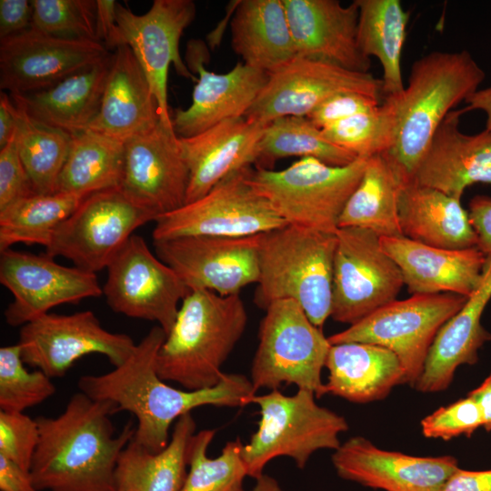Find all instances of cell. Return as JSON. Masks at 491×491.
<instances>
[{"instance_id": "11a10c76", "label": "cell", "mask_w": 491, "mask_h": 491, "mask_svg": "<svg viewBox=\"0 0 491 491\" xmlns=\"http://www.w3.org/2000/svg\"><path fill=\"white\" fill-rule=\"evenodd\" d=\"M467 396L472 397L478 405L481 414H482L483 427L486 431H490L491 430V373L479 386L470 391Z\"/></svg>"}, {"instance_id": "7bdbcfd3", "label": "cell", "mask_w": 491, "mask_h": 491, "mask_svg": "<svg viewBox=\"0 0 491 491\" xmlns=\"http://www.w3.org/2000/svg\"><path fill=\"white\" fill-rule=\"evenodd\" d=\"M32 5L33 29L59 38L98 42L96 0H33Z\"/></svg>"}, {"instance_id": "74e56055", "label": "cell", "mask_w": 491, "mask_h": 491, "mask_svg": "<svg viewBox=\"0 0 491 491\" xmlns=\"http://www.w3.org/2000/svg\"><path fill=\"white\" fill-rule=\"evenodd\" d=\"M290 156L314 157L335 166L347 165L357 158L326 139L307 117L285 116L267 123L258 144L256 166L271 169L278 159Z\"/></svg>"}, {"instance_id": "9c48e42d", "label": "cell", "mask_w": 491, "mask_h": 491, "mask_svg": "<svg viewBox=\"0 0 491 491\" xmlns=\"http://www.w3.org/2000/svg\"><path fill=\"white\" fill-rule=\"evenodd\" d=\"M466 300V296L451 293L413 295L404 300L396 299L328 336V340L331 345L359 342L391 350L404 368V384L414 386L423 372L436 334Z\"/></svg>"}, {"instance_id": "d590c367", "label": "cell", "mask_w": 491, "mask_h": 491, "mask_svg": "<svg viewBox=\"0 0 491 491\" xmlns=\"http://www.w3.org/2000/svg\"><path fill=\"white\" fill-rule=\"evenodd\" d=\"M125 142L85 129L71 135L70 147L60 173L56 193L86 196L119 187Z\"/></svg>"}, {"instance_id": "7a4b0ae2", "label": "cell", "mask_w": 491, "mask_h": 491, "mask_svg": "<svg viewBox=\"0 0 491 491\" xmlns=\"http://www.w3.org/2000/svg\"><path fill=\"white\" fill-rule=\"evenodd\" d=\"M108 400L74 394L56 417L38 416L39 441L30 474L37 491H116L115 468L135 435L128 422L119 435Z\"/></svg>"}, {"instance_id": "f1b7e54d", "label": "cell", "mask_w": 491, "mask_h": 491, "mask_svg": "<svg viewBox=\"0 0 491 491\" xmlns=\"http://www.w3.org/2000/svg\"><path fill=\"white\" fill-rule=\"evenodd\" d=\"M111 56L112 53L47 88L10 95L35 122L73 135L87 129L98 113Z\"/></svg>"}, {"instance_id": "9f6ffc18", "label": "cell", "mask_w": 491, "mask_h": 491, "mask_svg": "<svg viewBox=\"0 0 491 491\" xmlns=\"http://www.w3.org/2000/svg\"><path fill=\"white\" fill-rule=\"evenodd\" d=\"M465 102L466 103V106L463 108L465 112L481 110L486 114V123L485 129L491 132V86L478 89Z\"/></svg>"}, {"instance_id": "5b68a950", "label": "cell", "mask_w": 491, "mask_h": 491, "mask_svg": "<svg viewBox=\"0 0 491 491\" xmlns=\"http://www.w3.org/2000/svg\"><path fill=\"white\" fill-rule=\"evenodd\" d=\"M336 247V233L288 224L259 235L256 304L294 300L322 328L331 316Z\"/></svg>"}, {"instance_id": "c3c4849f", "label": "cell", "mask_w": 491, "mask_h": 491, "mask_svg": "<svg viewBox=\"0 0 491 491\" xmlns=\"http://www.w3.org/2000/svg\"><path fill=\"white\" fill-rule=\"evenodd\" d=\"M32 26V1L0 0V40L22 34Z\"/></svg>"}, {"instance_id": "8d00e7d4", "label": "cell", "mask_w": 491, "mask_h": 491, "mask_svg": "<svg viewBox=\"0 0 491 491\" xmlns=\"http://www.w3.org/2000/svg\"><path fill=\"white\" fill-rule=\"evenodd\" d=\"M85 196L34 194L0 211V252L17 243L50 245L55 233Z\"/></svg>"}, {"instance_id": "ab89813d", "label": "cell", "mask_w": 491, "mask_h": 491, "mask_svg": "<svg viewBox=\"0 0 491 491\" xmlns=\"http://www.w3.org/2000/svg\"><path fill=\"white\" fill-rule=\"evenodd\" d=\"M215 429L195 433L187 447L188 472L181 491H245L247 476L242 458L243 443L239 437L227 442L221 454L209 457L207 449Z\"/></svg>"}, {"instance_id": "ffe728a7", "label": "cell", "mask_w": 491, "mask_h": 491, "mask_svg": "<svg viewBox=\"0 0 491 491\" xmlns=\"http://www.w3.org/2000/svg\"><path fill=\"white\" fill-rule=\"evenodd\" d=\"M110 54L98 42L59 38L31 28L0 40V88L10 95L39 91Z\"/></svg>"}, {"instance_id": "30bf717a", "label": "cell", "mask_w": 491, "mask_h": 491, "mask_svg": "<svg viewBox=\"0 0 491 491\" xmlns=\"http://www.w3.org/2000/svg\"><path fill=\"white\" fill-rule=\"evenodd\" d=\"M157 217L120 186L97 191L86 195L62 223L45 255L67 258L95 274L108 266L136 228Z\"/></svg>"}, {"instance_id": "8fae6325", "label": "cell", "mask_w": 491, "mask_h": 491, "mask_svg": "<svg viewBox=\"0 0 491 491\" xmlns=\"http://www.w3.org/2000/svg\"><path fill=\"white\" fill-rule=\"evenodd\" d=\"M250 169L230 175L197 200L160 215L155 221L154 241L191 235L250 236L287 225L249 184Z\"/></svg>"}, {"instance_id": "f907efd6", "label": "cell", "mask_w": 491, "mask_h": 491, "mask_svg": "<svg viewBox=\"0 0 491 491\" xmlns=\"http://www.w3.org/2000/svg\"><path fill=\"white\" fill-rule=\"evenodd\" d=\"M115 0H96V35L109 52L121 46V37L116 22Z\"/></svg>"}, {"instance_id": "83f0119b", "label": "cell", "mask_w": 491, "mask_h": 491, "mask_svg": "<svg viewBox=\"0 0 491 491\" xmlns=\"http://www.w3.org/2000/svg\"><path fill=\"white\" fill-rule=\"evenodd\" d=\"M161 121L148 81L127 45L116 48L105 81L100 107L87 129L125 142Z\"/></svg>"}, {"instance_id": "7c38bea8", "label": "cell", "mask_w": 491, "mask_h": 491, "mask_svg": "<svg viewBox=\"0 0 491 491\" xmlns=\"http://www.w3.org/2000/svg\"><path fill=\"white\" fill-rule=\"evenodd\" d=\"M336 235L330 317L351 326L396 300L404 280L376 233L340 227Z\"/></svg>"}, {"instance_id": "d6986e66", "label": "cell", "mask_w": 491, "mask_h": 491, "mask_svg": "<svg viewBox=\"0 0 491 491\" xmlns=\"http://www.w3.org/2000/svg\"><path fill=\"white\" fill-rule=\"evenodd\" d=\"M188 180V166L174 128L160 121L125 142L120 187L158 217L185 205Z\"/></svg>"}, {"instance_id": "9a60e30c", "label": "cell", "mask_w": 491, "mask_h": 491, "mask_svg": "<svg viewBox=\"0 0 491 491\" xmlns=\"http://www.w3.org/2000/svg\"><path fill=\"white\" fill-rule=\"evenodd\" d=\"M17 344L25 364L50 378L64 376L76 360L90 354L103 355L118 366L136 346L128 335L105 330L90 310L43 315L20 327Z\"/></svg>"}, {"instance_id": "1f68e13d", "label": "cell", "mask_w": 491, "mask_h": 491, "mask_svg": "<svg viewBox=\"0 0 491 491\" xmlns=\"http://www.w3.org/2000/svg\"><path fill=\"white\" fill-rule=\"evenodd\" d=\"M231 37L243 63L268 75L296 56L283 0L238 1Z\"/></svg>"}, {"instance_id": "4dcf8cb0", "label": "cell", "mask_w": 491, "mask_h": 491, "mask_svg": "<svg viewBox=\"0 0 491 491\" xmlns=\"http://www.w3.org/2000/svg\"><path fill=\"white\" fill-rule=\"evenodd\" d=\"M403 235L446 249L476 247L477 235L459 199L414 182L403 185L398 200Z\"/></svg>"}, {"instance_id": "603a6c76", "label": "cell", "mask_w": 491, "mask_h": 491, "mask_svg": "<svg viewBox=\"0 0 491 491\" xmlns=\"http://www.w3.org/2000/svg\"><path fill=\"white\" fill-rule=\"evenodd\" d=\"M464 109L452 110L436 131L412 182L461 200L476 183L491 185V132L466 135L459 129Z\"/></svg>"}, {"instance_id": "e0dca14e", "label": "cell", "mask_w": 491, "mask_h": 491, "mask_svg": "<svg viewBox=\"0 0 491 491\" xmlns=\"http://www.w3.org/2000/svg\"><path fill=\"white\" fill-rule=\"evenodd\" d=\"M0 283L14 296L4 313L11 326L21 327L55 306L103 295L95 273L11 248L1 252Z\"/></svg>"}, {"instance_id": "ee69618b", "label": "cell", "mask_w": 491, "mask_h": 491, "mask_svg": "<svg viewBox=\"0 0 491 491\" xmlns=\"http://www.w3.org/2000/svg\"><path fill=\"white\" fill-rule=\"evenodd\" d=\"M425 437L450 440L463 435L470 436L483 426V418L476 402L470 396L441 406L421 420Z\"/></svg>"}, {"instance_id": "6f0895ef", "label": "cell", "mask_w": 491, "mask_h": 491, "mask_svg": "<svg viewBox=\"0 0 491 491\" xmlns=\"http://www.w3.org/2000/svg\"><path fill=\"white\" fill-rule=\"evenodd\" d=\"M251 491H285L278 481L268 475L263 474L256 479V485Z\"/></svg>"}, {"instance_id": "f546056e", "label": "cell", "mask_w": 491, "mask_h": 491, "mask_svg": "<svg viewBox=\"0 0 491 491\" xmlns=\"http://www.w3.org/2000/svg\"><path fill=\"white\" fill-rule=\"evenodd\" d=\"M329 375L324 395L354 403L384 399L398 385H404V368L391 350L368 343L331 345L326 366Z\"/></svg>"}, {"instance_id": "60d3db41", "label": "cell", "mask_w": 491, "mask_h": 491, "mask_svg": "<svg viewBox=\"0 0 491 491\" xmlns=\"http://www.w3.org/2000/svg\"><path fill=\"white\" fill-rule=\"evenodd\" d=\"M394 129L393 104L385 97L376 108L339 120L321 130L331 143L357 158H370L390 148Z\"/></svg>"}, {"instance_id": "4fadbf2b", "label": "cell", "mask_w": 491, "mask_h": 491, "mask_svg": "<svg viewBox=\"0 0 491 491\" xmlns=\"http://www.w3.org/2000/svg\"><path fill=\"white\" fill-rule=\"evenodd\" d=\"M102 287L107 305L132 318L156 322L167 335L191 292L176 273L133 235L112 259Z\"/></svg>"}, {"instance_id": "bcb514c9", "label": "cell", "mask_w": 491, "mask_h": 491, "mask_svg": "<svg viewBox=\"0 0 491 491\" xmlns=\"http://www.w3.org/2000/svg\"><path fill=\"white\" fill-rule=\"evenodd\" d=\"M36 193L20 158L15 133L0 147V211Z\"/></svg>"}, {"instance_id": "5bb4252c", "label": "cell", "mask_w": 491, "mask_h": 491, "mask_svg": "<svg viewBox=\"0 0 491 491\" xmlns=\"http://www.w3.org/2000/svg\"><path fill=\"white\" fill-rule=\"evenodd\" d=\"M195 13L192 0H155L144 15H136L119 3L116 5L121 45L133 52L156 99L161 122L169 128H174L167 100L170 65L181 76L197 82L179 53L181 35Z\"/></svg>"}, {"instance_id": "db71d44e", "label": "cell", "mask_w": 491, "mask_h": 491, "mask_svg": "<svg viewBox=\"0 0 491 491\" xmlns=\"http://www.w3.org/2000/svg\"><path fill=\"white\" fill-rule=\"evenodd\" d=\"M19 109L10 95L0 93V147L13 137L19 122Z\"/></svg>"}, {"instance_id": "cb8c5ba5", "label": "cell", "mask_w": 491, "mask_h": 491, "mask_svg": "<svg viewBox=\"0 0 491 491\" xmlns=\"http://www.w3.org/2000/svg\"><path fill=\"white\" fill-rule=\"evenodd\" d=\"M412 295L451 293L469 297L478 287L486 256L477 248L446 249L406 236L380 237Z\"/></svg>"}, {"instance_id": "4316f807", "label": "cell", "mask_w": 491, "mask_h": 491, "mask_svg": "<svg viewBox=\"0 0 491 491\" xmlns=\"http://www.w3.org/2000/svg\"><path fill=\"white\" fill-rule=\"evenodd\" d=\"M490 299L491 255L486 256L478 287L436 334L423 372L413 387L423 393L444 391L452 383L458 366L477 362L479 348L491 339V334L481 324Z\"/></svg>"}, {"instance_id": "52a82bcc", "label": "cell", "mask_w": 491, "mask_h": 491, "mask_svg": "<svg viewBox=\"0 0 491 491\" xmlns=\"http://www.w3.org/2000/svg\"><path fill=\"white\" fill-rule=\"evenodd\" d=\"M367 160L356 158L347 165L335 166L303 157L278 171L251 168L247 179L286 224L336 233Z\"/></svg>"}, {"instance_id": "836d02e7", "label": "cell", "mask_w": 491, "mask_h": 491, "mask_svg": "<svg viewBox=\"0 0 491 491\" xmlns=\"http://www.w3.org/2000/svg\"><path fill=\"white\" fill-rule=\"evenodd\" d=\"M405 184L385 153L368 158L340 215L338 228H365L380 237L404 236L398 220V200Z\"/></svg>"}, {"instance_id": "f5cc1de1", "label": "cell", "mask_w": 491, "mask_h": 491, "mask_svg": "<svg viewBox=\"0 0 491 491\" xmlns=\"http://www.w3.org/2000/svg\"><path fill=\"white\" fill-rule=\"evenodd\" d=\"M1 491H37L30 471L0 455Z\"/></svg>"}, {"instance_id": "d4e9b609", "label": "cell", "mask_w": 491, "mask_h": 491, "mask_svg": "<svg viewBox=\"0 0 491 491\" xmlns=\"http://www.w3.org/2000/svg\"><path fill=\"white\" fill-rule=\"evenodd\" d=\"M189 62L198 77L190 105L172 115L179 137L194 136L223 121L245 116L268 80L266 73L243 62L225 74L206 70L200 56L192 53Z\"/></svg>"}, {"instance_id": "816d5d0a", "label": "cell", "mask_w": 491, "mask_h": 491, "mask_svg": "<svg viewBox=\"0 0 491 491\" xmlns=\"http://www.w3.org/2000/svg\"><path fill=\"white\" fill-rule=\"evenodd\" d=\"M443 491H491V469L457 468L446 481Z\"/></svg>"}, {"instance_id": "ac0fdd59", "label": "cell", "mask_w": 491, "mask_h": 491, "mask_svg": "<svg viewBox=\"0 0 491 491\" xmlns=\"http://www.w3.org/2000/svg\"><path fill=\"white\" fill-rule=\"evenodd\" d=\"M259 235L227 237L191 235L154 241L159 259L191 290L239 295L257 283Z\"/></svg>"}, {"instance_id": "2e32d148", "label": "cell", "mask_w": 491, "mask_h": 491, "mask_svg": "<svg viewBox=\"0 0 491 491\" xmlns=\"http://www.w3.org/2000/svg\"><path fill=\"white\" fill-rule=\"evenodd\" d=\"M341 93H358L380 99L382 80L369 72H355L296 56L268 75L245 117L265 125L285 116L306 117L326 100Z\"/></svg>"}, {"instance_id": "e575fe53", "label": "cell", "mask_w": 491, "mask_h": 491, "mask_svg": "<svg viewBox=\"0 0 491 491\" xmlns=\"http://www.w3.org/2000/svg\"><path fill=\"white\" fill-rule=\"evenodd\" d=\"M355 2L358 7V46L366 57H376L382 65V95H399L405 90L401 55L409 13L399 0Z\"/></svg>"}, {"instance_id": "7dc6e473", "label": "cell", "mask_w": 491, "mask_h": 491, "mask_svg": "<svg viewBox=\"0 0 491 491\" xmlns=\"http://www.w3.org/2000/svg\"><path fill=\"white\" fill-rule=\"evenodd\" d=\"M380 104V99L363 94L341 93L326 100L306 117L323 129L339 120L372 110Z\"/></svg>"}, {"instance_id": "681fc988", "label": "cell", "mask_w": 491, "mask_h": 491, "mask_svg": "<svg viewBox=\"0 0 491 491\" xmlns=\"http://www.w3.org/2000/svg\"><path fill=\"white\" fill-rule=\"evenodd\" d=\"M470 223L477 235L476 247L486 256L491 255V197L476 195L468 206Z\"/></svg>"}, {"instance_id": "f6af8a7d", "label": "cell", "mask_w": 491, "mask_h": 491, "mask_svg": "<svg viewBox=\"0 0 491 491\" xmlns=\"http://www.w3.org/2000/svg\"><path fill=\"white\" fill-rule=\"evenodd\" d=\"M39 441L36 419L24 413L0 411V455L30 471Z\"/></svg>"}, {"instance_id": "484cf974", "label": "cell", "mask_w": 491, "mask_h": 491, "mask_svg": "<svg viewBox=\"0 0 491 491\" xmlns=\"http://www.w3.org/2000/svg\"><path fill=\"white\" fill-rule=\"evenodd\" d=\"M265 126L243 116L223 121L194 136H178L189 170L185 204L197 200L225 177L256 164Z\"/></svg>"}, {"instance_id": "7402d4cb", "label": "cell", "mask_w": 491, "mask_h": 491, "mask_svg": "<svg viewBox=\"0 0 491 491\" xmlns=\"http://www.w3.org/2000/svg\"><path fill=\"white\" fill-rule=\"evenodd\" d=\"M296 56L368 73L371 62L357 43L358 7L354 1L283 0Z\"/></svg>"}, {"instance_id": "6da1fadb", "label": "cell", "mask_w": 491, "mask_h": 491, "mask_svg": "<svg viewBox=\"0 0 491 491\" xmlns=\"http://www.w3.org/2000/svg\"><path fill=\"white\" fill-rule=\"evenodd\" d=\"M166 335L154 326L136 344L131 356L103 375L82 376L79 391L93 399L113 402L117 411H128L137 420L134 440L151 453L169 443L171 425L193 409L204 406L243 407L256 392L250 378L242 374H224L215 386L181 390L167 385L157 374L158 350Z\"/></svg>"}, {"instance_id": "ba28073f", "label": "cell", "mask_w": 491, "mask_h": 491, "mask_svg": "<svg viewBox=\"0 0 491 491\" xmlns=\"http://www.w3.org/2000/svg\"><path fill=\"white\" fill-rule=\"evenodd\" d=\"M265 310L250 370L256 392L295 385L315 393L316 398L325 396L321 373L331 344L322 328L291 299L274 301Z\"/></svg>"}, {"instance_id": "d6a6232c", "label": "cell", "mask_w": 491, "mask_h": 491, "mask_svg": "<svg viewBox=\"0 0 491 491\" xmlns=\"http://www.w3.org/2000/svg\"><path fill=\"white\" fill-rule=\"evenodd\" d=\"M195 421L186 414L175 421L168 445L151 453L132 438L115 468L116 491H181L187 476V447Z\"/></svg>"}, {"instance_id": "8992f818", "label": "cell", "mask_w": 491, "mask_h": 491, "mask_svg": "<svg viewBox=\"0 0 491 491\" xmlns=\"http://www.w3.org/2000/svg\"><path fill=\"white\" fill-rule=\"evenodd\" d=\"M315 398V393L304 389L293 396L276 389L251 398L250 404L259 406L260 419L241 452L248 476L258 478L279 456L290 457L303 469L315 452L340 446L338 436L348 430L347 421Z\"/></svg>"}, {"instance_id": "f35d334b", "label": "cell", "mask_w": 491, "mask_h": 491, "mask_svg": "<svg viewBox=\"0 0 491 491\" xmlns=\"http://www.w3.org/2000/svg\"><path fill=\"white\" fill-rule=\"evenodd\" d=\"M18 106V105H17ZM15 140L23 165L36 194L56 193L71 135L32 120L19 106Z\"/></svg>"}, {"instance_id": "44dd1931", "label": "cell", "mask_w": 491, "mask_h": 491, "mask_svg": "<svg viewBox=\"0 0 491 491\" xmlns=\"http://www.w3.org/2000/svg\"><path fill=\"white\" fill-rule=\"evenodd\" d=\"M331 459L341 478L384 491H443L459 468L452 456H416L387 451L361 436L341 444Z\"/></svg>"}, {"instance_id": "b9f144b4", "label": "cell", "mask_w": 491, "mask_h": 491, "mask_svg": "<svg viewBox=\"0 0 491 491\" xmlns=\"http://www.w3.org/2000/svg\"><path fill=\"white\" fill-rule=\"evenodd\" d=\"M56 388L41 370L25 367L18 344L0 348V411L23 413L52 396Z\"/></svg>"}, {"instance_id": "277c9868", "label": "cell", "mask_w": 491, "mask_h": 491, "mask_svg": "<svg viewBox=\"0 0 491 491\" xmlns=\"http://www.w3.org/2000/svg\"><path fill=\"white\" fill-rule=\"evenodd\" d=\"M246 325L247 313L239 295L191 291L158 350V376L189 391L216 386L225 374L222 366Z\"/></svg>"}, {"instance_id": "3957f363", "label": "cell", "mask_w": 491, "mask_h": 491, "mask_svg": "<svg viewBox=\"0 0 491 491\" xmlns=\"http://www.w3.org/2000/svg\"><path fill=\"white\" fill-rule=\"evenodd\" d=\"M485 72L466 50L432 52L415 61L408 85L396 96L395 129L386 155L404 182H412L431 140L453 107L478 90Z\"/></svg>"}]
</instances>
